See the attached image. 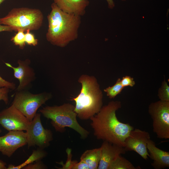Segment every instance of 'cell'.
Listing matches in <instances>:
<instances>
[{
	"instance_id": "19",
	"label": "cell",
	"mask_w": 169,
	"mask_h": 169,
	"mask_svg": "<svg viewBox=\"0 0 169 169\" xmlns=\"http://www.w3.org/2000/svg\"><path fill=\"white\" fill-rule=\"evenodd\" d=\"M139 166L135 167L129 160L122 156H118L112 162L109 169H139Z\"/></svg>"
},
{
	"instance_id": "4",
	"label": "cell",
	"mask_w": 169,
	"mask_h": 169,
	"mask_svg": "<svg viewBox=\"0 0 169 169\" xmlns=\"http://www.w3.org/2000/svg\"><path fill=\"white\" fill-rule=\"evenodd\" d=\"M75 106L69 103L59 106H47L39 110L46 118L51 120V124L56 131L63 133L66 127L71 128L78 132L83 139L86 138L90 132L82 127L77 120Z\"/></svg>"
},
{
	"instance_id": "26",
	"label": "cell",
	"mask_w": 169,
	"mask_h": 169,
	"mask_svg": "<svg viewBox=\"0 0 169 169\" xmlns=\"http://www.w3.org/2000/svg\"><path fill=\"white\" fill-rule=\"evenodd\" d=\"M10 89L6 87L0 88V101L3 100L6 105L9 101L8 94Z\"/></svg>"
},
{
	"instance_id": "14",
	"label": "cell",
	"mask_w": 169,
	"mask_h": 169,
	"mask_svg": "<svg viewBox=\"0 0 169 169\" xmlns=\"http://www.w3.org/2000/svg\"><path fill=\"white\" fill-rule=\"evenodd\" d=\"M149 157L152 160V166L155 169H162L169 167V152L156 146L155 142L149 140L147 143Z\"/></svg>"
},
{
	"instance_id": "24",
	"label": "cell",
	"mask_w": 169,
	"mask_h": 169,
	"mask_svg": "<svg viewBox=\"0 0 169 169\" xmlns=\"http://www.w3.org/2000/svg\"><path fill=\"white\" fill-rule=\"evenodd\" d=\"M29 164L23 168V169H44L47 167L41 160Z\"/></svg>"
},
{
	"instance_id": "33",
	"label": "cell",
	"mask_w": 169,
	"mask_h": 169,
	"mask_svg": "<svg viewBox=\"0 0 169 169\" xmlns=\"http://www.w3.org/2000/svg\"><path fill=\"white\" fill-rule=\"evenodd\" d=\"M122 0V1H125L126 0Z\"/></svg>"
},
{
	"instance_id": "17",
	"label": "cell",
	"mask_w": 169,
	"mask_h": 169,
	"mask_svg": "<svg viewBox=\"0 0 169 169\" xmlns=\"http://www.w3.org/2000/svg\"><path fill=\"white\" fill-rule=\"evenodd\" d=\"M47 155V153L43 149L38 148L36 150H33L32 154L24 162L21 164L15 166L12 164L8 165L7 169H20L27 165L33 162L41 160Z\"/></svg>"
},
{
	"instance_id": "21",
	"label": "cell",
	"mask_w": 169,
	"mask_h": 169,
	"mask_svg": "<svg viewBox=\"0 0 169 169\" xmlns=\"http://www.w3.org/2000/svg\"><path fill=\"white\" fill-rule=\"evenodd\" d=\"M24 32L22 30H18L17 33L11 39V40L14 44L18 46L21 49H23L26 45Z\"/></svg>"
},
{
	"instance_id": "20",
	"label": "cell",
	"mask_w": 169,
	"mask_h": 169,
	"mask_svg": "<svg viewBox=\"0 0 169 169\" xmlns=\"http://www.w3.org/2000/svg\"><path fill=\"white\" fill-rule=\"evenodd\" d=\"M121 79L118 78L115 83L111 86H109L104 89V91L106 93L107 96L110 99L114 98L120 94L124 88L120 83Z\"/></svg>"
},
{
	"instance_id": "9",
	"label": "cell",
	"mask_w": 169,
	"mask_h": 169,
	"mask_svg": "<svg viewBox=\"0 0 169 169\" xmlns=\"http://www.w3.org/2000/svg\"><path fill=\"white\" fill-rule=\"evenodd\" d=\"M30 121L14 105L0 112V125L7 131H26Z\"/></svg>"
},
{
	"instance_id": "22",
	"label": "cell",
	"mask_w": 169,
	"mask_h": 169,
	"mask_svg": "<svg viewBox=\"0 0 169 169\" xmlns=\"http://www.w3.org/2000/svg\"><path fill=\"white\" fill-rule=\"evenodd\" d=\"M157 95L160 100L169 101V86L165 79L159 89Z\"/></svg>"
},
{
	"instance_id": "27",
	"label": "cell",
	"mask_w": 169,
	"mask_h": 169,
	"mask_svg": "<svg viewBox=\"0 0 169 169\" xmlns=\"http://www.w3.org/2000/svg\"><path fill=\"white\" fill-rule=\"evenodd\" d=\"M3 87H6L12 90H15L16 88L14 83L6 80L0 76V88Z\"/></svg>"
},
{
	"instance_id": "30",
	"label": "cell",
	"mask_w": 169,
	"mask_h": 169,
	"mask_svg": "<svg viewBox=\"0 0 169 169\" xmlns=\"http://www.w3.org/2000/svg\"><path fill=\"white\" fill-rule=\"evenodd\" d=\"M7 164L1 160H0V169H7Z\"/></svg>"
},
{
	"instance_id": "2",
	"label": "cell",
	"mask_w": 169,
	"mask_h": 169,
	"mask_svg": "<svg viewBox=\"0 0 169 169\" xmlns=\"http://www.w3.org/2000/svg\"><path fill=\"white\" fill-rule=\"evenodd\" d=\"M51 8L47 17L48 25L46 39L54 45L65 47L78 38L81 16L63 11L54 3Z\"/></svg>"
},
{
	"instance_id": "18",
	"label": "cell",
	"mask_w": 169,
	"mask_h": 169,
	"mask_svg": "<svg viewBox=\"0 0 169 169\" xmlns=\"http://www.w3.org/2000/svg\"><path fill=\"white\" fill-rule=\"evenodd\" d=\"M67 155V160L64 164L61 161L57 163L61 165V167L56 168L60 169H89L88 166L83 162L80 161L79 162L76 161L72 160L71 150L68 148L66 150Z\"/></svg>"
},
{
	"instance_id": "15",
	"label": "cell",
	"mask_w": 169,
	"mask_h": 169,
	"mask_svg": "<svg viewBox=\"0 0 169 169\" xmlns=\"http://www.w3.org/2000/svg\"><path fill=\"white\" fill-rule=\"evenodd\" d=\"M51 0L63 11L81 16L85 14L86 9L90 4L89 0Z\"/></svg>"
},
{
	"instance_id": "11",
	"label": "cell",
	"mask_w": 169,
	"mask_h": 169,
	"mask_svg": "<svg viewBox=\"0 0 169 169\" xmlns=\"http://www.w3.org/2000/svg\"><path fill=\"white\" fill-rule=\"evenodd\" d=\"M17 63L18 66L17 67L13 66L8 63H5V64L13 69L14 77L19 81L15 90H28L36 78L34 70L30 66L31 61L29 59L24 60L18 59Z\"/></svg>"
},
{
	"instance_id": "7",
	"label": "cell",
	"mask_w": 169,
	"mask_h": 169,
	"mask_svg": "<svg viewBox=\"0 0 169 169\" xmlns=\"http://www.w3.org/2000/svg\"><path fill=\"white\" fill-rule=\"evenodd\" d=\"M148 112L152 121L153 132L157 138L169 139V101L159 100L151 103Z\"/></svg>"
},
{
	"instance_id": "23",
	"label": "cell",
	"mask_w": 169,
	"mask_h": 169,
	"mask_svg": "<svg viewBox=\"0 0 169 169\" xmlns=\"http://www.w3.org/2000/svg\"><path fill=\"white\" fill-rule=\"evenodd\" d=\"M28 30L25 33V40L26 44L30 45L36 46L38 44V40L35 37L34 35Z\"/></svg>"
},
{
	"instance_id": "1",
	"label": "cell",
	"mask_w": 169,
	"mask_h": 169,
	"mask_svg": "<svg viewBox=\"0 0 169 169\" xmlns=\"http://www.w3.org/2000/svg\"><path fill=\"white\" fill-rule=\"evenodd\" d=\"M121 107L120 101H112L103 106L90 119L94 135L97 139L124 147L125 138L134 128L117 119L116 112Z\"/></svg>"
},
{
	"instance_id": "32",
	"label": "cell",
	"mask_w": 169,
	"mask_h": 169,
	"mask_svg": "<svg viewBox=\"0 0 169 169\" xmlns=\"http://www.w3.org/2000/svg\"><path fill=\"white\" fill-rule=\"evenodd\" d=\"M2 132V130L0 129V133H1Z\"/></svg>"
},
{
	"instance_id": "29",
	"label": "cell",
	"mask_w": 169,
	"mask_h": 169,
	"mask_svg": "<svg viewBox=\"0 0 169 169\" xmlns=\"http://www.w3.org/2000/svg\"><path fill=\"white\" fill-rule=\"evenodd\" d=\"M108 4V7L110 9H113L115 6L113 0H106Z\"/></svg>"
},
{
	"instance_id": "31",
	"label": "cell",
	"mask_w": 169,
	"mask_h": 169,
	"mask_svg": "<svg viewBox=\"0 0 169 169\" xmlns=\"http://www.w3.org/2000/svg\"><path fill=\"white\" fill-rule=\"evenodd\" d=\"M5 0H0V5Z\"/></svg>"
},
{
	"instance_id": "8",
	"label": "cell",
	"mask_w": 169,
	"mask_h": 169,
	"mask_svg": "<svg viewBox=\"0 0 169 169\" xmlns=\"http://www.w3.org/2000/svg\"><path fill=\"white\" fill-rule=\"evenodd\" d=\"M41 114L36 113L26 131L28 147L37 146L42 149L49 146L53 140V135L50 129L43 126L41 120Z\"/></svg>"
},
{
	"instance_id": "16",
	"label": "cell",
	"mask_w": 169,
	"mask_h": 169,
	"mask_svg": "<svg viewBox=\"0 0 169 169\" xmlns=\"http://www.w3.org/2000/svg\"><path fill=\"white\" fill-rule=\"evenodd\" d=\"M100 147L85 151L81 156V161L85 163L89 169H98L100 158Z\"/></svg>"
},
{
	"instance_id": "13",
	"label": "cell",
	"mask_w": 169,
	"mask_h": 169,
	"mask_svg": "<svg viewBox=\"0 0 169 169\" xmlns=\"http://www.w3.org/2000/svg\"><path fill=\"white\" fill-rule=\"evenodd\" d=\"M101 148L100 158L98 169H109L113 161L119 155L125 153L124 148L103 141Z\"/></svg>"
},
{
	"instance_id": "5",
	"label": "cell",
	"mask_w": 169,
	"mask_h": 169,
	"mask_svg": "<svg viewBox=\"0 0 169 169\" xmlns=\"http://www.w3.org/2000/svg\"><path fill=\"white\" fill-rule=\"evenodd\" d=\"M44 15L37 8L27 7L14 8L5 17L0 18V23L9 26L17 32L22 30H36L42 26Z\"/></svg>"
},
{
	"instance_id": "3",
	"label": "cell",
	"mask_w": 169,
	"mask_h": 169,
	"mask_svg": "<svg viewBox=\"0 0 169 169\" xmlns=\"http://www.w3.org/2000/svg\"><path fill=\"white\" fill-rule=\"evenodd\" d=\"M78 81L81 85L80 92L71 100L75 102L74 111L77 117L86 120L90 119L101 110L103 106V93L94 76L82 74Z\"/></svg>"
},
{
	"instance_id": "28",
	"label": "cell",
	"mask_w": 169,
	"mask_h": 169,
	"mask_svg": "<svg viewBox=\"0 0 169 169\" xmlns=\"http://www.w3.org/2000/svg\"><path fill=\"white\" fill-rule=\"evenodd\" d=\"M13 31L12 28L11 27L6 25H2L0 23V32L3 31L12 32Z\"/></svg>"
},
{
	"instance_id": "25",
	"label": "cell",
	"mask_w": 169,
	"mask_h": 169,
	"mask_svg": "<svg viewBox=\"0 0 169 169\" xmlns=\"http://www.w3.org/2000/svg\"><path fill=\"white\" fill-rule=\"evenodd\" d=\"M120 83L124 87L127 86L133 87L135 84L133 78L128 75L123 77L120 80Z\"/></svg>"
},
{
	"instance_id": "6",
	"label": "cell",
	"mask_w": 169,
	"mask_h": 169,
	"mask_svg": "<svg viewBox=\"0 0 169 169\" xmlns=\"http://www.w3.org/2000/svg\"><path fill=\"white\" fill-rule=\"evenodd\" d=\"M52 97L51 93L33 94L28 90L16 91L12 104L30 121L38 109Z\"/></svg>"
},
{
	"instance_id": "12",
	"label": "cell",
	"mask_w": 169,
	"mask_h": 169,
	"mask_svg": "<svg viewBox=\"0 0 169 169\" xmlns=\"http://www.w3.org/2000/svg\"><path fill=\"white\" fill-rule=\"evenodd\" d=\"M27 144L26 133L23 131H9L0 136V152L9 157L18 149Z\"/></svg>"
},
{
	"instance_id": "10",
	"label": "cell",
	"mask_w": 169,
	"mask_h": 169,
	"mask_svg": "<svg viewBox=\"0 0 169 169\" xmlns=\"http://www.w3.org/2000/svg\"><path fill=\"white\" fill-rule=\"evenodd\" d=\"M150 138L148 132L139 129H134L125 138L124 147L126 151H134L146 160L149 157L147 143Z\"/></svg>"
}]
</instances>
